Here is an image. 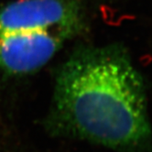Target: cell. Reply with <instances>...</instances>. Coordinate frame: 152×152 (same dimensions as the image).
I'll list each match as a JSON object with an SVG mask.
<instances>
[{"mask_svg": "<svg viewBox=\"0 0 152 152\" xmlns=\"http://www.w3.org/2000/svg\"><path fill=\"white\" fill-rule=\"evenodd\" d=\"M44 126L115 152H150L146 84L119 43L76 47L58 67Z\"/></svg>", "mask_w": 152, "mask_h": 152, "instance_id": "1", "label": "cell"}, {"mask_svg": "<svg viewBox=\"0 0 152 152\" xmlns=\"http://www.w3.org/2000/svg\"><path fill=\"white\" fill-rule=\"evenodd\" d=\"M57 28L85 31L80 0H17L0 7V37Z\"/></svg>", "mask_w": 152, "mask_h": 152, "instance_id": "2", "label": "cell"}]
</instances>
